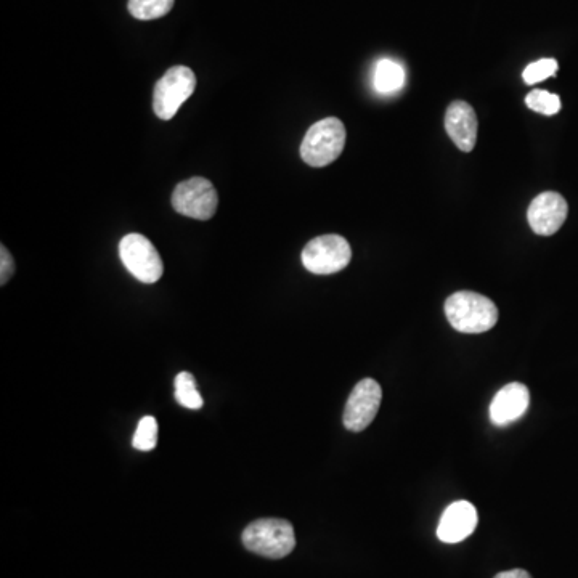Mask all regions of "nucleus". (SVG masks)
I'll return each mask as SVG.
<instances>
[{
	"instance_id": "obj_15",
	"label": "nucleus",
	"mask_w": 578,
	"mask_h": 578,
	"mask_svg": "<svg viewBox=\"0 0 578 578\" xmlns=\"http://www.w3.org/2000/svg\"><path fill=\"white\" fill-rule=\"evenodd\" d=\"M176 400L188 410H200L203 407V397L196 389V381L192 373L182 371L177 375Z\"/></svg>"
},
{
	"instance_id": "obj_8",
	"label": "nucleus",
	"mask_w": 578,
	"mask_h": 578,
	"mask_svg": "<svg viewBox=\"0 0 578 578\" xmlns=\"http://www.w3.org/2000/svg\"><path fill=\"white\" fill-rule=\"evenodd\" d=\"M383 400V389L375 379H362L352 389L344 410V426L352 432H362L373 423Z\"/></svg>"
},
{
	"instance_id": "obj_14",
	"label": "nucleus",
	"mask_w": 578,
	"mask_h": 578,
	"mask_svg": "<svg viewBox=\"0 0 578 578\" xmlns=\"http://www.w3.org/2000/svg\"><path fill=\"white\" fill-rule=\"evenodd\" d=\"M176 0H129L127 9L137 20H158L174 9Z\"/></svg>"
},
{
	"instance_id": "obj_10",
	"label": "nucleus",
	"mask_w": 578,
	"mask_h": 578,
	"mask_svg": "<svg viewBox=\"0 0 578 578\" xmlns=\"http://www.w3.org/2000/svg\"><path fill=\"white\" fill-rule=\"evenodd\" d=\"M477 527V511L469 501H455L445 509L437 527L440 542L460 543L474 534Z\"/></svg>"
},
{
	"instance_id": "obj_7",
	"label": "nucleus",
	"mask_w": 578,
	"mask_h": 578,
	"mask_svg": "<svg viewBox=\"0 0 578 578\" xmlns=\"http://www.w3.org/2000/svg\"><path fill=\"white\" fill-rule=\"evenodd\" d=\"M172 206L182 216L209 220L216 214L219 196L208 179L193 177L177 185L172 193Z\"/></svg>"
},
{
	"instance_id": "obj_4",
	"label": "nucleus",
	"mask_w": 578,
	"mask_h": 578,
	"mask_svg": "<svg viewBox=\"0 0 578 578\" xmlns=\"http://www.w3.org/2000/svg\"><path fill=\"white\" fill-rule=\"evenodd\" d=\"M196 89V76L188 66H174L156 82L153 92V110L164 121L176 116L180 106L192 97Z\"/></svg>"
},
{
	"instance_id": "obj_6",
	"label": "nucleus",
	"mask_w": 578,
	"mask_h": 578,
	"mask_svg": "<svg viewBox=\"0 0 578 578\" xmlns=\"http://www.w3.org/2000/svg\"><path fill=\"white\" fill-rule=\"evenodd\" d=\"M352 259L351 245L339 235H323L307 243L302 264L315 275H331L346 269Z\"/></svg>"
},
{
	"instance_id": "obj_19",
	"label": "nucleus",
	"mask_w": 578,
	"mask_h": 578,
	"mask_svg": "<svg viewBox=\"0 0 578 578\" xmlns=\"http://www.w3.org/2000/svg\"><path fill=\"white\" fill-rule=\"evenodd\" d=\"M0 261H2V265H0V285L5 286L9 283L10 278L13 277V273H15V262H13L12 254H10L9 249L2 246L0 248Z\"/></svg>"
},
{
	"instance_id": "obj_11",
	"label": "nucleus",
	"mask_w": 578,
	"mask_h": 578,
	"mask_svg": "<svg viewBox=\"0 0 578 578\" xmlns=\"http://www.w3.org/2000/svg\"><path fill=\"white\" fill-rule=\"evenodd\" d=\"M530 392L526 384L509 383L501 387L490 403V420L497 426L514 423L526 415Z\"/></svg>"
},
{
	"instance_id": "obj_12",
	"label": "nucleus",
	"mask_w": 578,
	"mask_h": 578,
	"mask_svg": "<svg viewBox=\"0 0 578 578\" xmlns=\"http://www.w3.org/2000/svg\"><path fill=\"white\" fill-rule=\"evenodd\" d=\"M445 131L456 147L465 153H471L477 140V116L473 106L463 100H456L448 106Z\"/></svg>"
},
{
	"instance_id": "obj_16",
	"label": "nucleus",
	"mask_w": 578,
	"mask_h": 578,
	"mask_svg": "<svg viewBox=\"0 0 578 578\" xmlns=\"http://www.w3.org/2000/svg\"><path fill=\"white\" fill-rule=\"evenodd\" d=\"M158 444V423L153 416H145L139 423V428L135 431L132 445L140 452H151Z\"/></svg>"
},
{
	"instance_id": "obj_9",
	"label": "nucleus",
	"mask_w": 578,
	"mask_h": 578,
	"mask_svg": "<svg viewBox=\"0 0 578 578\" xmlns=\"http://www.w3.org/2000/svg\"><path fill=\"white\" fill-rule=\"evenodd\" d=\"M567 212L569 206L564 196L556 192H543L530 203L527 219L537 235L551 237L566 222Z\"/></svg>"
},
{
	"instance_id": "obj_3",
	"label": "nucleus",
	"mask_w": 578,
	"mask_h": 578,
	"mask_svg": "<svg viewBox=\"0 0 578 578\" xmlns=\"http://www.w3.org/2000/svg\"><path fill=\"white\" fill-rule=\"evenodd\" d=\"M346 145V127L341 119L326 118L307 131L302 140L301 158L312 167L330 166Z\"/></svg>"
},
{
	"instance_id": "obj_17",
	"label": "nucleus",
	"mask_w": 578,
	"mask_h": 578,
	"mask_svg": "<svg viewBox=\"0 0 578 578\" xmlns=\"http://www.w3.org/2000/svg\"><path fill=\"white\" fill-rule=\"evenodd\" d=\"M526 103L530 110L545 116H553L561 110V98L546 90H532L526 97Z\"/></svg>"
},
{
	"instance_id": "obj_1",
	"label": "nucleus",
	"mask_w": 578,
	"mask_h": 578,
	"mask_svg": "<svg viewBox=\"0 0 578 578\" xmlns=\"http://www.w3.org/2000/svg\"><path fill=\"white\" fill-rule=\"evenodd\" d=\"M445 315L456 331L481 334L492 330L498 322V309L493 301L473 291H460L445 302Z\"/></svg>"
},
{
	"instance_id": "obj_5",
	"label": "nucleus",
	"mask_w": 578,
	"mask_h": 578,
	"mask_svg": "<svg viewBox=\"0 0 578 578\" xmlns=\"http://www.w3.org/2000/svg\"><path fill=\"white\" fill-rule=\"evenodd\" d=\"M119 257L131 275L142 283L153 285L163 277L164 264L158 249L140 233H129L121 240Z\"/></svg>"
},
{
	"instance_id": "obj_13",
	"label": "nucleus",
	"mask_w": 578,
	"mask_h": 578,
	"mask_svg": "<svg viewBox=\"0 0 578 578\" xmlns=\"http://www.w3.org/2000/svg\"><path fill=\"white\" fill-rule=\"evenodd\" d=\"M405 84V70L400 63L384 58L375 70V87L381 94H394Z\"/></svg>"
},
{
	"instance_id": "obj_18",
	"label": "nucleus",
	"mask_w": 578,
	"mask_h": 578,
	"mask_svg": "<svg viewBox=\"0 0 578 578\" xmlns=\"http://www.w3.org/2000/svg\"><path fill=\"white\" fill-rule=\"evenodd\" d=\"M556 71H558V62L554 58H543V60H538V62L530 63L524 73H522V78H524L526 84L534 86L537 82L545 81V79L554 76Z\"/></svg>"
},
{
	"instance_id": "obj_2",
	"label": "nucleus",
	"mask_w": 578,
	"mask_h": 578,
	"mask_svg": "<svg viewBox=\"0 0 578 578\" xmlns=\"http://www.w3.org/2000/svg\"><path fill=\"white\" fill-rule=\"evenodd\" d=\"M241 540L246 550L269 559L285 558L296 548L293 526L285 519H259L251 522L241 535Z\"/></svg>"
},
{
	"instance_id": "obj_20",
	"label": "nucleus",
	"mask_w": 578,
	"mask_h": 578,
	"mask_svg": "<svg viewBox=\"0 0 578 578\" xmlns=\"http://www.w3.org/2000/svg\"><path fill=\"white\" fill-rule=\"evenodd\" d=\"M495 578H532V575L524 569L506 570L495 575Z\"/></svg>"
}]
</instances>
